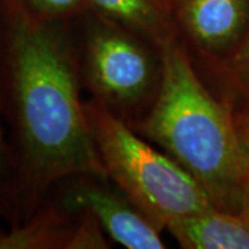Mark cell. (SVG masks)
<instances>
[{
    "mask_svg": "<svg viewBox=\"0 0 249 249\" xmlns=\"http://www.w3.org/2000/svg\"><path fill=\"white\" fill-rule=\"evenodd\" d=\"M71 50L55 21L3 0L0 71L18 142L21 191L43 193L71 175L108 173L82 107Z\"/></svg>",
    "mask_w": 249,
    "mask_h": 249,
    "instance_id": "obj_1",
    "label": "cell"
},
{
    "mask_svg": "<svg viewBox=\"0 0 249 249\" xmlns=\"http://www.w3.org/2000/svg\"><path fill=\"white\" fill-rule=\"evenodd\" d=\"M144 133L196 178L219 209H241L249 160L229 108L199 82L186 54L166 46L160 96Z\"/></svg>",
    "mask_w": 249,
    "mask_h": 249,
    "instance_id": "obj_2",
    "label": "cell"
},
{
    "mask_svg": "<svg viewBox=\"0 0 249 249\" xmlns=\"http://www.w3.org/2000/svg\"><path fill=\"white\" fill-rule=\"evenodd\" d=\"M85 111L107 173L154 224L168 226L214 208L201 184L176 160L155 151L106 109Z\"/></svg>",
    "mask_w": 249,
    "mask_h": 249,
    "instance_id": "obj_3",
    "label": "cell"
},
{
    "mask_svg": "<svg viewBox=\"0 0 249 249\" xmlns=\"http://www.w3.org/2000/svg\"><path fill=\"white\" fill-rule=\"evenodd\" d=\"M91 78L107 97L129 101L140 97L151 78L148 57L126 36L103 31L89 49Z\"/></svg>",
    "mask_w": 249,
    "mask_h": 249,
    "instance_id": "obj_4",
    "label": "cell"
},
{
    "mask_svg": "<svg viewBox=\"0 0 249 249\" xmlns=\"http://www.w3.org/2000/svg\"><path fill=\"white\" fill-rule=\"evenodd\" d=\"M67 202L72 208L90 212L106 231L126 248H165L157 224L109 191L97 187H82L67 199Z\"/></svg>",
    "mask_w": 249,
    "mask_h": 249,
    "instance_id": "obj_5",
    "label": "cell"
},
{
    "mask_svg": "<svg viewBox=\"0 0 249 249\" xmlns=\"http://www.w3.org/2000/svg\"><path fill=\"white\" fill-rule=\"evenodd\" d=\"M187 249H249V224L241 214L219 208L184 216L166 226Z\"/></svg>",
    "mask_w": 249,
    "mask_h": 249,
    "instance_id": "obj_6",
    "label": "cell"
},
{
    "mask_svg": "<svg viewBox=\"0 0 249 249\" xmlns=\"http://www.w3.org/2000/svg\"><path fill=\"white\" fill-rule=\"evenodd\" d=\"M183 17L199 45L220 49L240 34L245 18L244 0H187Z\"/></svg>",
    "mask_w": 249,
    "mask_h": 249,
    "instance_id": "obj_7",
    "label": "cell"
},
{
    "mask_svg": "<svg viewBox=\"0 0 249 249\" xmlns=\"http://www.w3.org/2000/svg\"><path fill=\"white\" fill-rule=\"evenodd\" d=\"M72 232L67 219L54 209L42 211L29 220L4 232L0 249L67 248Z\"/></svg>",
    "mask_w": 249,
    "mask_h": 249,
    "instance_id": "obj_8",
    "label": "cell"
},
{
    "mask_svg": "<svg viewBox=\"0 0 249 249\" xmlns=\"http://www.w3.org/2000/svg\"><path fill=\"white\" fill-rule=\"evenodd\" d=\"M109 17L122 21L132 28L155 32L158 16L150 0H91Z\"/></svg>",
    "mask_w": 249,
    "mask_h": 249,
    "instance_id": "obj_9",
    "label": "cell"
},
{
    "mask_svg": "<svg viewBox=\"0 0 249 249\" xmlns=\"http://www.w3.org/2000/svg\"><path fill=\"white\" fill-rule=\"evenodd\" d=\"M34 16L49 21H57L79 9L83 0H18Z\"/></svg>",
    "mask_w": 249,
    "mask_h": 249,
    "instance_id": "obj_10",
    "label": "cell"
},
{
    "mask_svg": "<svg viewBox=\"0 0 249 249\" xmlns=\"http://www.w3.org/2000/svg\"><path fill=\"white\" fill-rule=\"evenodd\" d=\"M106 242L100 235L98 227L93 220H85L79 227L72 232V237L67 248H106Z\"/></svg>",
    "mask_w": 249,
    "mask_h": 249,
    "instance_id": "obj_11",
    "label": "cell"
},
{
    "mask_svg": "<svg viewBox=\"0 0 249 249\" xmlns=\"http://www.w3.org/2000/svg\"><path fill=\"white\" fill-rule=\"evenodd\" d=\"M1 1L0 0V16H1ZM0 114H1V97H0ZM11 166V155H10L9 145L6 144L4 140V133L1 127V121H0V206L3 204V198L6 196L7 190L6 188L9 183V172Z\"/></svg>",
    "mask_w": 249,
    "mask_h": 249,
    "instance_id": "obj_12",
    "label": "cell"
},
{
    "mask_svg": "<svg viewBox=\"0 0 249 249\" xmlns=\"http://www.w3.org/2000/svg\"><path fill=\"white\" fill-rule=\"evenodd\" d=\"M235 67H237V73L240 76V80L247 89H249V39L247 45L241 50L235 62Z\"/></svg>",
    "mask_w": 249,
    "mask_h": 249,
    "instance_id": "obj_13",
    "label": "cell"
},
{
    "mask_svg": "<svg viewBox=\"0 0 249 249\" xmlns=\"http://www.w3.org/2000/svg\"><path fill=\"white\" fill-rule=\"evenodd\" d=\"M235 127H237V133H238L241 147H242V150L245 152L247 158L249 160V116L242 118L238 122H235Z\"/></svg>",
    "mask_w": 249,
    "mask_h": 249,
    "instance_id": "obj_14",
    "label": "cell"
},
{
    "mask_svg": "<svg viewBox=\"0 0 249 249\" xmlns=\"http://www.w3.org/2000/svg\"><path fill=\"white\" fill-rule=\"evenodd\" d=\"M240 214L245 219V222L249 224V172L245 184H244V190H242V199H241V209Z\"/></svg>",
    "mask_w": 249,
    "mask_h": 249,
    "instance_id": "obj_15",
    "label": "cell"
},
{
    "mask_svg": "<svg viewBox=\"0 0 249 249\" xmlns=\"http://www.w3.org/2000/svg\"><path fill=\"white\" fill-rule=\"evenodd\" d=\"M3 234H4V232L0 230V240H1V237H3Z\"/></svg>",
    "mask_w": 249,
    "mask_h": 249,
    "instance_id": "obj_16",
    "label": "cell"
}]
</instances>
